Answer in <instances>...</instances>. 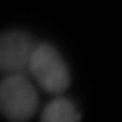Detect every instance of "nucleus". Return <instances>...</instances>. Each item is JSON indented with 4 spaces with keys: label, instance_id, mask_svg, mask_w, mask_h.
<instances>
[{
    "label": "nucleus",
    "instance_id": "1",
    "mask_svg": "<svg viewBox=\"0 0 122 122\" xmlns=\"http://www.w3.org/2000/svg\"><path fill=\"white\" fill-rule=\"evenodd\" d=\"M39 96L27 73L7 74L0 81V113L13 122H25L35 114Z\"/></svg>",
    "mask_w": 122,
    "mask_h": 122
},
{
    "label": "nucleus",
    "instance_id": "2",
    "mask_svg": "<svg viewBox=\"0 0 122 122\" xmlns=\"http://www.w3.org/2000/svg\"><path fill=\"white\" fill-rule=\"evenodd\" d=\"M27 73L46 92L61 95L70 83V75L60 52L48 43L35 44Z\"/></svg>",
    "mask_w": 122,
    "mask_h": 122
},
{
    "label": "nucleus",
    "instance_id": "3",
    "mask_svg": "<svg viewBox=\"0 0 122 122\" xmlns=\"http://www.w3.org/2000/svg\"><path fill=\"white\" fill-rule=\"evenodd\" d=\"M34 47V40L24 31L9 30L0 34V73H27Z\"/></svg>",
    "mask_w": 122,
    "mask_h": 122
},
{
    "label": "nucleus",
    "instance_id": "4",
    "mask_svg": "<svg viewBox=\"0 0 122 122\" xmlns=\"http://www.w3.org/2000/svg\"><path fill=\"white\" fill-rule=\"evenodd\" d=\"M79 118L81 114L73 101L59 96L46 105L40 122H79Z\"/></svg>",
    "mask_w": 122,
    "mask_h": 122
}]
</instances>
